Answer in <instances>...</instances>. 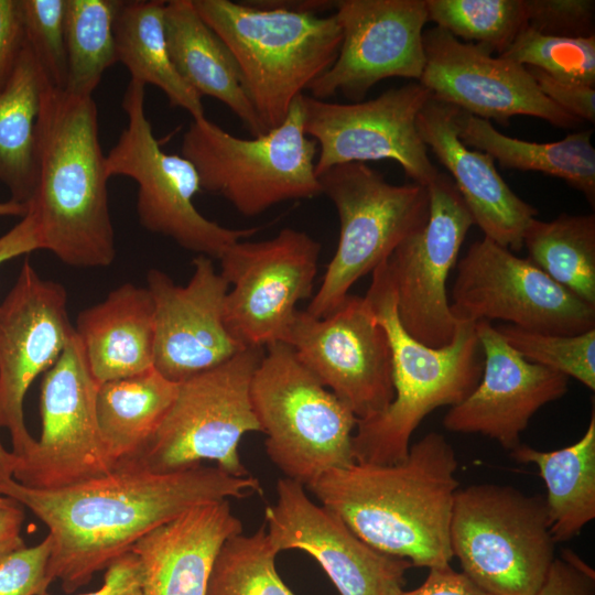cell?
Segmentation results:
<instances>
[{
    "label": "cell",
    "mask_w": 595,
    "mask_h": 595,
    "mask_svg": "<svg viewBox=\"0 0 595 595\" xmlns=\"http://www.w3.org/2000/svg\"><path fill=\"white\" fill-rule=\"evenodd\" d=\"M262 493L256 477L231 476L217 466L153 473L126 458L107 474L57 489H34L13 480L3 496L47 527L52 540L47 578L58 580L71 594L143 536L185 511Z\"/></svg>",
    "instance_id": "obj_1"
},
{
    "label": "cell",
    "mask_w": 595,
    "mask_h": 595,
    "mask_svg": "<svg viewBox=\"0 0 595 595\" xmlns=\"http://www.w3.org/2000/svg\"><path fill=\"white\" fill-rule=\"evenodd\" d=\"M458 462L445 436L429 432L400 462L355 463L306 487L372 548L416 567L451 565L450 524Z\"/></svg>",
    "instance_id": "obj_2"
},
{
    "label": "cell",
    "mask_w": 595,
    "mask_h": 595,
    "mask_svg": "<svg viewBox=\"0 0 595 595\" xmlns=\"http://www.w3.org/2000/svg\"><path fill=\"white\" fill-rule=\"evenodd\" d=\"M37 178L28 203L41 249L77 268L107 267L116 256L106 155L93 96L43 89L37 120Z\"/></svg>",
    "instance_id": "obj_3"
},
{
    "label": "cell",
    "mask_w": 595,
    "mask_h": 595,
    "mask_svg": "<svg viewBox=\"0 0 595 595\" xmlns=\"http://www.w3.org/2000/svg\"><path fill=\"white\" fill-rule=\"evenodd\" d=\"M365 298L389 339L394 394L380 414L357 422L353 453L356 463L387 465L408 455L411 436L428 414L472 393L484 356L475 323L458 322L453 340L441 348L411 336L398 316L387 261L372 271Z\"/></svg>",
    "instance_id": "obj_4"
},
{
    "label": "cell",
    "mask_w": 595,
    "mask_h": 595,
    "mask_svg": "<svg viewBox=\"0 0 595 595\" xmlns=\"http://www.w3.org/2000/svg\"><path fill=\"white\" fill-rule=\"evenodd\" d=\"M192 3L230 51L267 131L284 121L293 101L337 57L342 30L335 14L257 8L247 1Z\"/></svg>",
    "instance_id": "obj_5"
},
{
    "label": "cell",
    "mask_w": 595,
    "mask_h": 595,
    "mask_svg": "<svg viewBox=\"0 0 595 595\" xmlns=\"http://www.w3.org/2000/svg\"><path fill=\"white\" fill-rule=\"evenodd\" d=\"M266 348L250 399L270 461L305 487L328 470L355 464L358 419L353 411L301 364L290 345Z\"/></svg>",
    "instance_id": "obj_6"
},
{
    "label": "cell",
    "mask_w": 595,
    "mask_h": 595,
    "mask_svg": "<svg viewBox=\"0 0 595 595\" xmlns=\"http://www.w3.org/2000/svg\"><path fill=\"white\" fill-rule=\"evenodd\" d=\"M301 98L280 126L252 139L235 137L205 116L192 119L181 154L195 166L202 191L223 196L246 217L321 195L318 149L304 132Z\"/></svg>",
    "instance_id": "obj_7"
},
{
    "label": "cell",
    "mask_w": 595,
    "mask_h": 595,
    "mask_svg": "<svg viewBox=\"0 0 595 595\" xmlns=\"http://www.w3.org/2000/svg\"><path fill=\"white\" fill-rule=\"evenodd\" d=\"M450 541L462 573L489 595H534L556 556L544 496L509 485L458 488Z\"/></svg>",
    "instance_id": "obj_8"
},
{
    "label": "cell",
    "mask_w": 595,
    "mask_h": 595,
    "mask_svg": "<svg viewBox=\"0 0 595 595\" xmlns=\"http://www.w3.org/2000/svg\"><path fill=\"white\" fill-rule=\"evenodd\" d=\"M318 180L339 219L336 251L305 310L322 318L345 300L355 282L372 273L404 238L426 223L430 197L426 186L391 184L360 162L335 165Z\"/></svg>",
    "instance_id": "obj_9"
},
{
    "label": "cell",
    "mask_w": 595,
    "mask_h": 595,
    "mask_svg": "<svg viewBox=\"0 0 595 595\" xmlns=\"http://www.w3.org/2000/svg\"><path fill=\"white\" fill-rule=\"evenodd\" d=\"M262 355L261 348H245L228 361L180 382L160 426L132 458L153 473L185 470L212 461L231 476L250 475L238 448L246 433L261 432L250 385Z\"/></svg>",
    "instance_id": "obj_10"
},
{
    "label": "cell",
    "mask_w": 595,
    "mask_h": 595,
    "mask_svg": "<svg viewBox=\"0 0 595 595\" xmlns=\"http://www.w3.org/2000/svg\"><path fill=\"white\" fill-rule=\"evenodd\" d=\"M122 109L127 126L106 155V169L110 177L122 175L137 183V214L143 228L218 260L231 245L261 229L227 228L197 210L193 203L202 191L197 171L182 154L162 150L145 113V86L130 80Z\"/></svg>",
    "instance_id": "obj_11"
},
{
    "label": "cell",
    "mask_w": 595,
    "mask_h": 595,
    "mask_svg": "<svg viewBox=\"0 0 595 595\" xmlns=\"http://www.w3.org/2000/svg\"><path fill=\"white\" fill-rule=\"evenodd\" d=\"M450 310L457 322L502 320L560 335L595 329V305L487 237L472 242L457 261Z\"/></svg>",
    "instance_id": "obj_12"
},
{
    "label": "cell",
    "mask_w": 595,
    "mask_h": 595,
    "mask_svg": "<svg viewBox=\"0 0 595 595\" xmlns=\"http://www.w3.org/2000/svg\"><path fill=\"white\" fill-rule=\"evenodd\" d=\"M321 244L304 231L283 228L274 237L240 240L219 258L229 285L224 320L244 348L284 340L296 304L313 293Z\"/></svg>",
    "instance_id": "obj_13"
},
{
    "label": "cell",
    "mask_w": 595,
    "mask_h": 595,
    "mask_svg": "<svg viewBox=\"0 0 595 595\" xmlns=\"http://www.w3.org/2000/svg\"><path fill=\"white\" fill-rule=\"evenodd\" d=\"M431 93L419 82L374 99L334 102L302 95L303 127L317 144V176L339 164L392 160L428 186L440 172L420 138L416 116Z\"/></svg>",
    "instance_id": "obj_14"
},
{
    "label": "cell",
    "mask_w": 595,
    "mask_h": 595,
    "mask_svg": "<svg viewBox=\"0 0 595 595\" xmlns=\"http://www.w3.org/2000/svg\"><path fill=\"white\" fill-rule=\"evenodd\" d=\"M283 343L358 421L380 414L391 403V348L365 296L348 294L322 318L298 310Z\"/></svg>",
    "instance_id": "obj_15"
},
{
    "label": "cell",
    "mask_w": 595,
    "mask_h": 595,
    "mask_svg": "<svg viewBox=\"0 0 595 595\" xmlns=\"http://www.w3.org/2000/svg\"><path fill=\"white\" fill-rule=\"evenodd\" d=\"M99 383L76 333L44 374L42 430L34 448L18 458L13 479L34 489H57L101 476L113 467L96 412Z\"/></svg>",
    "instance_id": "obj_16"
},
{
    "label": "cell",
    "mask_w": 595,
    "mask_h": 595,
    "mask_svg": "<svg viewBox=\"0 0 595 595\" xmlns=\"http://www.w3.org/2000/svg\"><path fill=\"white\" fill-rule=\"evenodd\" d=\"M426 187L428 220L398 245L387 267L402 326L422 344L441 348L458 326L446 281L474 220L450 175L439 172Z\"/></svg>",
    "instance_id": "obj_17"
},
{
    "label": "cell",
    "mask_w": 595,
    "mask_h": 595,
    "mask_svg": "<svg viewBox=\"0 0 595 595\" xmlns=\"http://www.w3.org/2000/svg\"><path fill=\"white\" fill-rule=\"evenodd\" d=\"M74 333L65 288L41 278L25 260L0 303V428L8 430L18 458L36 444L24 420L28 389L58 360Z\"/></svg>",
    "instance_id": "obj_18"
},
{
    "label": "cell",
    "mask_w": 595,
    "mask_h": 595,
    "mask_svg": "<svg viewBox=\"0 0 595 595\" xmlns=\"http://www.w3.org/2000/svg\"><path fill=\"white\" fill-rule=\"evenodd\" d=\"M335 17L342 30L336 60L307 88L326 100L338 93L361 101L382 79H416L425 65V0H337Z\"/></svg>",
    "instance_id": "obj_19"
},
{
    "label": "cell",
    "mask_w": 595,
    "mask_h": 595,
    "mask_svg": "<svg viewBox=\"0 0 595 595\" xmlns=\"http://www.w3.org/2000/svg\"><path fill=\"white\" fill-rule=\"evenodd\" d=\"M270 545L301 550L322 566L340 595H399L413 567L361 540L333 510L313 502L305 486L282 477L277 500L264 509Z\"/></svg>",
    "instance_id": "obj_20"
},
{
    "label": "cell",
    "mask_w": 595,
    "mask_h": 595,
    "mask_svg": "<svg viewBox=\"0 0 595 595\" xmlns=\"http://www.w3.org/2000/svg\"><path fill=\"white\" fill-rule=\"evenodd\" d=\"M425 65L419 80L432 96L500 123L513 116L542 119L558 128L582 121L545 97L528 68L433 26L424 30Z\"/></svg>",
    "instance_id": "obj_21"
},
{
    "label": "cell",
    "mask_w": 595,
    "mask_h": 595,
    "mask_svg": "<svg viewBox=\"0 0 595 595\" xmlns=\"http://www.w3.org/2000/svg\"><path fill=\"white\" fill-rule=\"evenodd\" d=\"M186 285L176 284L159 269L147 274L154 306L153 367L180 383L210 370L245 349L225 325L228 283L213 259L197 255Z\"/></svg>",
    "instance_id": "obj_22"
},
{
    "label": "cell",
    "mask_w": 595,
    "mask_h": 595,
    "mask_svg": "<svg viewBox=\"0 0 595 595\" xmlns=\"http://www.w3.org/2000/svg\"><path fill=\"white\" fill-rule=\"evenodd\" d=\"M475 328L484 356L482 377L442 423L450 432L486 435L511 452L538 410L567 392L569 378L528 361L490 322H476Z\"/></svg>",
    "instance_id": "obj_23"
},
{
    "label": "cell",
    "mask_w": 595,
    "mask_h": 595,
    "mask_svg": "<svg viewBox=\"0 0 595 595\" xmlns=\"http://www.w3.org/2000/svg\"><path fill=\"white\" fill-rule=\"evenodd\" d=\"M457 112V107L431 95L416 116L420 138L451 174L484 237L519 251L526 228L538 210L513 193L491 156L461 141Z\"/></svg>",
    "instance_id": "obj_24"
},
{
    "label": "cell",
    "mask_w": 595,
    "mask_h": 595,
    "mask_svg": "<svg viewBox=\"0 0 595 595\" xmlns=\"http://www.w3.org/2000/svg\"><path fill=\"white\" fill-rule=\"evenodd\" d=\"M242 533L228 499L196 506L143 536L132 548L142 595H206L223 543Z\"/></svg>",
    "instance_id": "obj_25"
},
{
    "label": "cell",
    "mask_w": 595,
    "mask_h": 595,
    "mask_svg": "<svg viewBox=\"0 0 595 595\" xmlns=\"http://www.w3.org/2000/svg\"><path fill=\"white\" fill-rule=\"evenodd\" d=\"M74 328L99 385L153 368L154 306L147 288L121 284L83 310Z\"/></svg>",
    "instance_id": "obj_26"
},
{
    "label": "cell",
    "mask_w": 595,
    "mask_h": 595,
    "mask_svg": "<svg viewBox=\"0 0 595 595\" xmlns=\"http://www.w3.org/2000/svg\"><path fill=\"white\" fill-rule=\"evenodd\" d=\"M164 23L170 56L187 85L201 97L223 102L252 137L266 133L230 51L201 18L192 0L166 1Z\"/></svg>",
    "instance_id": "obj_27"
},
{
    "label": "cell",
    "mask_w": 595,
    "mask_h": 595,
    "mask_svg": "<svg viewBox=\"0 0 595 595\" xmlns=\"http://www.w3.org/2000/svg\"><path fill=\"white\" fill-rule=\"evenodd\" d=\"M458 138L475 150L487 153L505 169L540 172L559 177L595 203V149L592 130L567 134L554 142H531L508 137L489 120L458 108Z\"/></svg>",
    "instance_id": "obj_28"
},
{
    "label": "cell",
    "mask_w": 595,
    "mask_h": 595,
    "mask_svg": "<svg viewBox=\"0 0 595 595\" xmlns=\"http://www.w3.org/2000/svg\"><path fill=\"white\" fill-rule=\"evenodd\" d=\"M47 77L25 46L0 86V182L11 199L28 204L37 178V120Z\"/></svg>",
    "instance_id": "obj_29"
},
{
    "label": "cell",
    "mask_w": 595,
    "mask_h": 595,
    "mask_svg": "<svg viewBox=\"0 0 595 595\" xmlns=\"http://www.w3.org/2000/svg\"><path fill=\"white\" fill-rule=\"evenodd\" d=\"M510 456L539 468L555 543L572 540L595 518V410L585 433L573 444L540 451L520 444Z\"/></svg>",
    "instance_id": "obj_30"
},
{
    "label": "cell",
    "mask_w": 595,
    "mask_h": 595,
    "mask_svg": "<svg viewBox=\"0 0 595 595\" xmlns=\"http://www.w3.org/2000/svg\"><path fill=\"white\" fill-rule=\"evenodd\" d=\"M166 1H123L115 23L117 62L131 80L158 87L172 107L192 119L205 116L202 97L181 77L170 56L164 10Z\"/></svg>",
    "instance_id": "obj_31"
},
{
    "label": "cell",
    "mask_w": 595,
    "mask_h": 595,
    "mask_svg": "<svg viewBox=\"0 0 595 595\" xmlns=\"http://www.w3.org/2000/svg\"><path fill=\"white\" fill-rule=\"evenodd\" d=\"M177 388L154 367L99 385L97 421L113 465L141 452L170 410Z\"/></svg>",
    "instance_id": "obj_32"
},
{
    "label": "cell",
    "mask_w": 595,
    "mask_h": 595,
    "mask_svg": "<svg viewBox=\"0 0 595 595\" xmlns=\"http://www.w3.org/2000/svg\"><path fill=\"white\" fill-rule=\"evenodd\" d=\"M528 259L556 283L595 305V216L533 218L523 234Z\"/></svg>",
    "instance_id": "obj_33"
},
{
    "label": "cell",
    "mask_w": 595,
    "mask_h": 595,
    "mask_svg": "<svg viewBox=\"0 0 595 595\" xmlns=\"http://www.w3.org/2000/svg\"><path fill=\"white\" fill-rule=\"evenodd\" d=\"M121 0H66L65 90L93 96L107 68L117 63L115 23Z\"/></svg>",
    "instance_id": "obj_34"
},
{
    "label": "cell",
    "mask_w": 595,
    "mask_h": 595,
    "mask_svg": "<svg viewBox=\"0 0 595 595\" xmlns=\"http://www.w3.org/2000/svg\"><path fill=\"white\" fill-rule=\"evenodd\" d=\"M428 21L456 39L502 54L527 26L524 0H425Z\"/></svg>",
    "instance_id": "obj_35"
},
{
    "label": "cell",
    "mask_w": 595,
    "mask_h": 595,
    "mask_svg": "<svg viewBox=\"0 0 595 595\" xmlns=\"http://www.w3.org/2000/svg\"><path fill=\"white\" fill-rule=\"evenodd\" d=\"M277 554L264 522L249 536L228 538L214 561L206 595H295L275 570Z\"/></svg>",
    "instance_id": "obj_36"
},
{
    "label": "cell",
    "mask_w": 595,
    "mask_h": 595,
    "mask_svg": "<svg viewBox=\"0 0 595 595\" xmlns=\"http://www.w3.org/2000/svg\"><path fill=\"white\" fill-rule=\"evenodd\" d=\"M499 56L566 82L595 87V35H544L526 26Z\"/></svg>",
    "instance_id": "obj_37"
},
{
    "label": "cell",
    "mask_w": 595,
    "mask_h": 595,
    "mask_svg": "<svg viewBox=\"0 0 595 595\" xmlns=\"http://www.w3.org/2000/svg\"><path fill=\"white\" fill-rule=\"evenodd\" d=\"M504 339L528 361L574 378L595 389V329L560 335L502 324L496 327Z\"/></svg>",
    "instance_id": "obj_38"
},
{
    "label": "cell",
    "mask_w": 595,
    "mask_h": 595,
    "mask_svg": "<svg viewBox=\"0 0 595 595\" xmlns=\"http://www.w3.org/2000/svg\"><path fill=\"white\" fill-rule=\"evenodd\" d=\"M25 41L48 82L65 89L67 53L65 43L66 0H20Z\"/></svg>",
    "instance_id": "obj_39"
},
{
    "label": "cell",
    "mask_w": 595,
    "mask_h": 595,
    "mask_svg": "<svg viewBox=\"0 0 595 595\" xmlns=\"http://www.w3.org/2000/svg\"><path fill=\"white\" fill-rule=\"evenodd\" d=\"M527 26L544 35H595L594 0H524Z\"/></svg>",
    "instance_id": "obj_40"
},
{
    "label": "cell",
    "mask_w": 595,
    "mask_h": 595,
    "mask_svg": "<svg viewBox=\"0 0 595 595\" xmlns=\"http://www.w3.org/2000/svg\"><path fill=\"white\" fill-rule=\"evenodd\" d=\"M52 540L47 534L40 543L24 547L0 563V595H43L51 582L47 562Z\"/></svg>",
    "instance_id": "obj_41"
},
{
    "label": "cell",
    "mask_w": 595,
    "mask_h": 595,
    "mask_svg": "<svg viewBox=\"0 0 595 595\" xmlns=\"http://www.w3.org/2000/svg\"><path fill=\"white\" fill-rule=\"evenodd\" d=\"M534 595H595V572L575 552L562 550Z\"/></svg>",
    "instance_id": "obj_42"
},
{
    "label": "cell",
    "mask_w": 595,
    "mask_h": 595,
    "mask_svg": "<svg viewBox=\"0 0 595 595\" xmlns=\"http://www.w3.org/2000/svg\"><path fill=\"white\" fill-rule=\"evenodd\" d=\"M542 94L580 121H595V87L554 78L544 72L527 67Z\"/></svg>",
    "instance_id": "obj_43"
},
{
    "label": "cell",
    "mask_w": 595,
    "mask_h": 595,
    "mask_svg": "<svg viewBox=\"0 0 595 595\" xmlns=\"http://www.w3.org/2000/svg\"><path fill=\"white\" fill-rule=\"evenodd\" d=\"M25 46L20 0H0V86Z\"/></svg>",
    "instance_id": "obj_44"
},
{
    "label": "cell",
    "mask_w": 595,
    "mask_h": 595,
    "mask_svg": "<svg viewBox=\"0 0 595 595\" xmlns=\"http://www.w3.org/2000/svg\"><path fill=\"white\" fill-rule=\"evenodd\" d=\"M43 595L51 594L46 592ZM77 595H142L137 555L129 551L117 558L106 567L102 585L98 589Z\"/></svg>",
    "instance_id": "obj_45"
},
{
    "label": "cell",
    "mask_w": 595,
    "mask_h": 595,
    "mask_svg": "<svg viewBox=\"0 0 595 595\" xmlns=\"http://www.w3.org/2000/svg\"><path fill=\"white\" fill-rule=\"evenodd\" d=\"M399 595H489L451 565L429 569L424 582Z\"/></svg>",
    "instance_id": "obj_46"
},
{
    "label": "cell",
    "mask_w": 595,
    "mask_h": 595,
    "mask_svg": "<svg viewBox=\"0 0 595 595\" xmlns=\"http://www.w3.org/2000/svg\"><path fill=\"white\" fill-rule=\"evenodd\" d=\"M24 507L13 498L0 500V563L15 551L26 547L22 538Z\"/></svg>",
    "instance_id": "obj_47"
},
{
    "label": "cell",
    "mask_w": 595,
    "mask_h": 595,
    "mask_svg": "<svg viewBox=\"0 0 595 595\" xmlns=\"http://www.w3.org/2000/svg\"><path fill=\"white\" fill-rule=\"evenodd\" d=\"M39 249L41 244L36 221L33 214L28 210L14 227L0 236V264Z\"/></svg>",
    "instance_id": "obj_48"
},
{
    "label": "cell",
    "mask_w": 595,
    "mask_h": 595,
    "mask_svg": "<svg viewBox=\"0 0 595 595\" xmlns=\"http://www.w3.org/2000/svg\"><path fill=\"white\" fill-rule=\"evenodd\" d=\"M251 6L266 9H281L293 12L321 14L335 9L334 0H255L247 1Z\"/></svg>",
    "instance_id": "obj_49"
},
{
    "label": "cell",
    "mask_w": 595,
    "mask_h": 595,
    "mask_svg": "<svg viewBox=\"0 0 595 595\" xmlns=\"http://www.w3.org/2000/svg\"><path fill=\"white\" fill-rule=\"evenodd\" d=\"M17 464V456L7 451L0 441V496L4 495L8 486L14 480L13 472Z\"/></svg>",
    "instance_id": "obj_50"
},
{
    "label": "cell",
    "mask_w": 595,
    "mask_h": 595,
    "mask_svg": "<svg viewBox=\"0 0 595 595\" xmlns=\"http://www.w3.org/2000/svg\"><path fill=\"white\" fill-rule=\"evenodd\" d=\"M29 210V204L8 201L0 203V216H20L24 217Z\"/></svg>",
    "instance_id": "obj_51"
},
{
    "label": "cell",
    "mask_w": 595,
    "mask_h": 595,
    "mask_svg": "<svg viewBox=\"0 0 595 595\" xmlns=\"http://www.w3.org/2000/svg\"><path fill=\"white\" fill-rule=\"evenodd\" d=\"M3 498V496H0V500Z\"/></svg>",
    "instance_id": "obj_52"
}]
</instances>
